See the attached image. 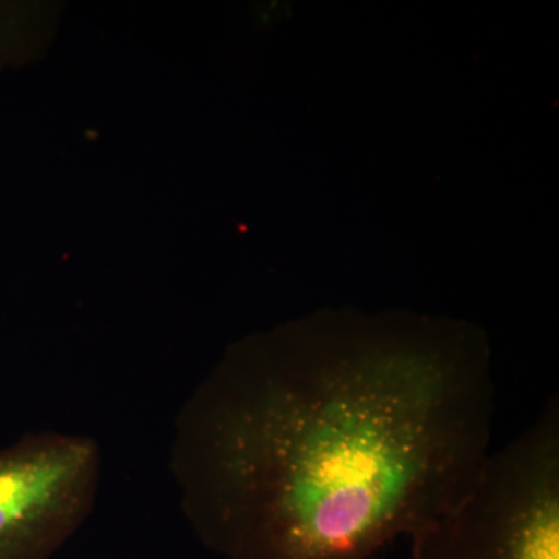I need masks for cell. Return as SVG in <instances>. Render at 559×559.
I'll return each instance as SVG.
<instances>
[{
    "label": "cell",
    "instance_id": "cell-1",
    "mask_svg": "<svg viewBox=\"0 0 559 559\" xmlns=\"http://www.w3.org/2000/svg\"><path fill=\"white\" fill-rule=\"evenodd\" d=\"M495 400L466 323L301 320L231 349L180 407V510L221 559H371L465 498Z\"/></svg>",
    "mask_w": 559,
    "mask_h": 559
},
{
    "label": "cell",
    "instance_id": "cell-2",
    "mask_svg": "<svg viewBox=\"0 0 559 559\" xmlns=\"http://www.w3.org/2000/svg\"><path fill=\"white\" fill-rule=\"evenodd\" d=\"M411 559H559V403L489 452L465 498L409 536Z\"/></svg>",
    "mask_w": 559,
    "mask_h": 559
},
{
    "label": "cell",
    "instance_id": "cell-3",
    "mask_svg": "<svg viewBox=\"0 0 559 559\" xmlns=\"http://www.w3.org/2000/svg\"><path fill=\"white\" fill-rule=\"evenodd\" d=\"M103 479L100 443L36 430L0 448V559H51L90 520Z\"/></svg>",
    "mask_w": 559,
    "mask_h": 559
}]
</instances>
